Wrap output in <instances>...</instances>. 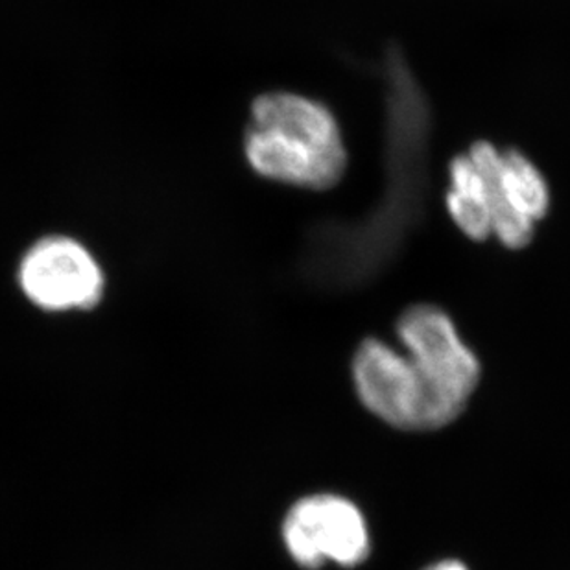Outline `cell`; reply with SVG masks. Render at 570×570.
Listing matches in <instances>:
<instances>
[{"label": "cell", "mask_w": 570, "mask_h": 570, "mask_svg": "<svg viewBox=\"0 0 570 570\" xmlns=\"http://www.w3.org/2000/svg\"><path fill=\"white\" fill-rule=\"evenodd\" d=\"M384 83L381 198L355 220H317L307 229L299 269L327 291L379 279L425 215L431 190L432 106L403 49L390 43L379 65Z\"/></svg>", "instance_id": "obj_1"}, {"label": "cell", "mask_w": 570, "mask_h": 570, "mask_svg": "<svg viewBox=\"0 0 570 570\" xmlns=\"http://www.w3.org/2000/svg\"><path fill=\"white\" fill-rule=\"evenodd\" d=\"M244 135L249 168L261 178L296 189H333L350 165L344 134L331 106L292 91L255 98Z\"/></svg>", "instance_id": "obj_2"}, {"label": "cell", "mask_w": 570, "mask_h": 570, "mask_svg": "<svg viewBox=\"0 0 570 570\" xmlns=\"http://www.w3.org/2000/svg\"><path fill=\"white\" fill-rule=\"evenodd\" d=\"M351 375L367 412L393 429L438 431L462 414L403 350L384 340H362L351 362Z\"/></svg>", "instance_id": "obj_3"}, {"label": "cell", "mask_w": 570, "mask_h": 570, "mask_svg": "<svg viewBox=\"0 0 570 570\" xmlns=\"http://www.w3.org/2000/svg\"><path fill=\"white\" fill-rule=\"evenodd\" d=\"M468 156L484 185L493 237L513 252L528 248L552 204L543 173L524 151L513 146L499 150L490 140L473 142Z\"/></svg>", "instance_id": "obj_4"}, {"label": "cell", "mask_w": 570, "mask_h": 570, "mask_svg": "<svg viewBox=\"0 0 570 570\" xmlns=\"http://www.w3.org/2000/svg\"><path fill=\"white\" fill-rule=\"evenodd\" d=\"M283 543L303 569L325 563L351 569L367 560L372 538L355 502L334 493L303 497L283 521Z\"/></svg>", "instance_id": "obj_5"}, {"label": "cell", "mask_w": 570, "mask_h": 570, "mask_svg": "<svg viewBox=\"0 0 570 570\" xmlns=\"http://www.w3.org/2000/svg\"><path fill=\"white\" fill-rule=\"evenodd\" d=\"M395 333L403 351L423 370L438 392L463 412L482 377L479 356L462 338L445 308L420 303L406 308Z\"/></svg>", "instance_id": "obj_6"}, {"label": "cell", "mask_w": 570, "mask_h": 570, "mask_svg": "<svg viewBox=\"0 0 570 570\" xmlns=\"http://www.w3.org/2000/svg\"><path fill=\"white\" fill-rule=\"evenodd\" d=\"M19 285L45 311L92 308L102 299L104 274L75 238L47 237L22 257Z\"/></svg>", "instance_id": "obj_7"}, {"label": "cell", "mask_w": 570, "mask_h": 570, "mask_svg": "<svg viewBox=\"0 0 570 570\" xmlns=\"http://www.w3.org/2000/svg\"><path fill=\"white\" fill-rule=\"evenodd\" d=\"M445 205L451 220L473 243H485L491 233L490 209L479 170L465 154H458L449 163V189Z\"/></svg>", "instance_id": "obj_8"}, {"label": "cell", "mask_w": 570, "mask_h": 570, "mask_svg": "<svg viewBox=\"0 0 570 570\" xmlns=\"http://www.w3.org/2000/svg\"><path fill=\"white\" fill-rule=\"evenodd\" d=\"M426 570H469L465 563L458 560H443L438 561L434 566L429 567Z\"/></svg>", "instance_id": "obj_9"}]
</instances>
